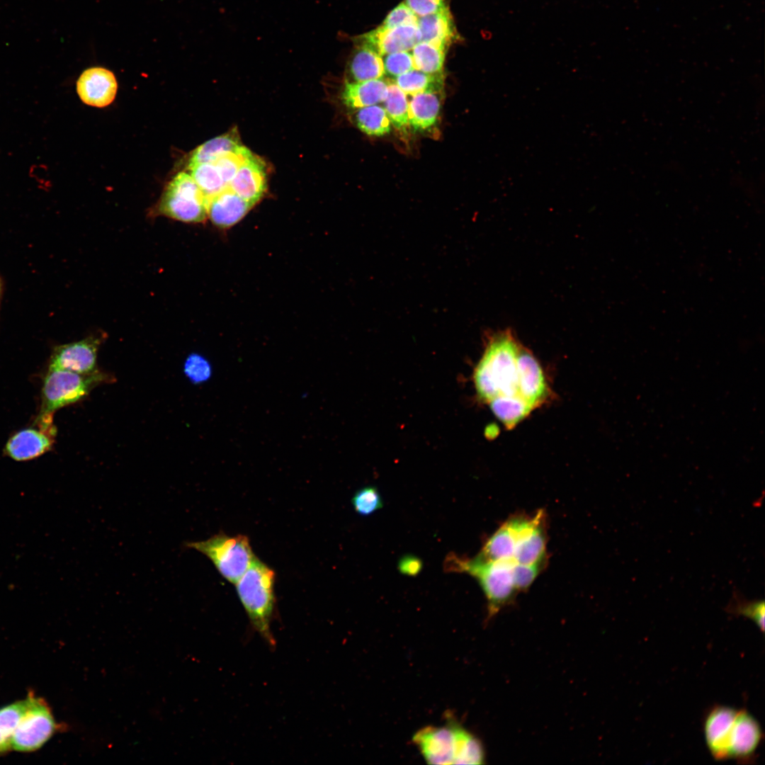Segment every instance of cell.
Here are the masks:
<instances>
[{"label": "cell", "mask_w": 765, "mask_h": 765, "mask_svg": "<svg viewBox=\"0 0 765 765\" xmlns=\"http://www.w3.org/2000/svg\"><path fill=\"white\" fill-rule=\"evenodd\" d=\"M183 371L193 383H201L210 378L211 368L208 361L203 356L192 353L184 362Z\"/></svg>", "instance_id": "836d02e7"}, {"label": "cell", "mask_w": 765, "mask_h": 765, "mask_svg": "<svg viewBox=\"0 0 765 765\" xmlns=\"http://www.w3.org/2000/svg\"><path fill=\"white\" fill-rule=\"evenodd\" d=\"M114 376L101 370L90 373L48 368L43 380L42 402L37 425L45 430L56 429L52 424L54 412L85 398L98 385L114 382Z\"/></svg>", "instance_id": "5b68a950"}, {"label": "cell", "mask_w": 765, "mask_h": 765, "mask_svg": "<svg viewBox=\"0 0 765 765\" xmlns=\"http://www.w3.org/2000/svg\"><path fill=\"white\" fill-rule=\"evenodd\" d=\"M440 92L413 96L409 102L408 120L414 130H426L436 123L441 105Z\"/></svg>", "instance_id": "44dd1931"}, {"label": "cell", "mask_w": 765, "mask_h": 765, "mask_svg": "<svg viewBox=\"0 0 765 765\" xmlns=\"http://www.w3.org/2000/svg\"><path fill=\"white\" fill-rule=\"evenodd\" d=\"M412 741L429 764H481L485 759L480 740L455 722L424 727Z\"/></svg>", "instance_id": "7a4b0ae2"}, {"label": "cell", "mask_w": 765, "mask_h": 765, "mask_svg": "<svg viewBox=\"0 0 765 765\" xmlns=\"http://www.w3.org/2000/svg\"><path fill=\"white\" fill-rule=\"evenodd\" d=\"M412 50L414 69L431 74L443 73L447 50L424 41Z\"/></svg>", "instance_id": "484cf974"}, {"label": "cell", "mask_w": 765, "mask_h": 765, "mask_svg": "<svg viewBox=\"0 0 765 765\" xmlns=\"http://www.w3.org/2000/svg\"><path fill=\"white\" fill-rule=\"evenodd\" d=\"M28 707L13 735L12 749L28 752L40 748L57 731L60 725L51 710L40 698L29 695Z\"/></svg>", "instance_id": "ba28073f"}, {"label": "cell", "mask_w": 765, "mask_h": 765, "mask_svg": "<svg viewBox=\"0 0 765 765\" xmlns=\"http://www.w3.org/2000/svg\"><path fill=\"white\" fill-rule=\"evenodd\" d=\"M513 560H487L478 555L469 558L449 554L444 568L449 572L465 573L480 585L487 602V618L495 616L509 605L518 593L514 579Z\"/></svg>", "instance_id": "3957f363"}, {"label": "cell", "mask_w": 765, "mask_h": 765, "mask_svg": "<svg viewBox=\"0 0 765 765\" xmlns=\"http://www.w3.org/2000/svg\"><path fill=\"white\" fill-rule=\"evenodd\" d=\"M55 435L56 430H45L39 426L22 429L8 439L5 453L18 461L35 458L51 449Z\"/></svg>", "instance_id": "5bb4252c"}, {"label": "cell", "mask_w": 765, "mask_h": 765, "mask_svg": "<svg viewBox=\"0 0 765 765\" xmlns=\"http://www.w3.org/2000/svg\"><path fill=\"white\" fill-rule=\"evenodd\" d=\"M397 567L402 574L413 577L421 571L423 562L418 557L407 555L400 558Z\"/></svg>", "instance_id": "74e56055"}, {"label": "cell", "mask_w": 765, "mask_h": 765, "mask_svg": "<svg viewBox=\"0 0 765 765\" xmlns=\"http://www.w3.org/2000/svg\"><path fill=\"white\" fill-rule=\"evenodd\" d=\"M763 738V731L754 717L747 710H737L728 734L727 759L753 761Z\"/></svg>", "instance_id": "30bf717a"}, {"label": "cell", "mask_w": 765, "mask_h": 765, "mask_svg": "<svg viewBox=\"0 0 765 765\" xmlns=\"http://www.w3.org/2000/svg\"><path fill=\"white\" fill-rule=\"evenodd\" d=\"M725 611L733 616L751 619L762 633L764 632L765 606L763 600L749 601L737 591H735Z\"/></svg>", "instance_id": "f546056e"}, {"label": "cell", "mask_w": 765, "mask_h": 765, "mask_svg": "<svg viewBox=\"0 0 765 765\" xmlns=\"http://www.w3.org/2000/svg\"><path fill=\"white\" fill-rule=\"evenodd\" d=\"M274 582V571L256 557L235 584L251 627L272 649L276 647L271 626L276 603Z\"/></svg>", "instance_id": "277c9868"}, {"label": "cell", "mask_w": 765, "mask_h": 765, "mask_svg": "<svg viewBox=\"0 0 765 765\" xmlns=\"http://www.w3.org/2000/svg\"><path fill=\"white\" fill-rule=\"evenodd\" d=\"M346 81L381 79L385 73L382 56L370 47L357 42L347 65Z\"/></svg>", "instance_id": "d6986e66"}, {"label": "cell", "mask_w": 765, "mask_h": 765, "mask_svg": "<svg viewBox=\"0 0 765 765\" xmlns=\"http://www.w3.org/2000/svg\"><path fill=\"white\" fill-rule=\"evenodd\" d=\"M190 175L198 185L207 198L222 191L227 186L212 162H202L188 165Z\"/></svg>", "instance_id": "83f0119b"}, {"label": "cell", "mask_w": 765, "mask_h": 765, "mask_svg": "<svg viewBox=\"0 0 765 765\" xmlns=\"http://www.w3.org/2000/svg\"><path fill=\"white\" fill-rule=\"evenodd\" d=\"M242 146L237 130H232L198 147L191 154L188 166L197 163L212 162L221 155L235 152Z\"/></svg>", "instance_id": "7402d4cb"}, {"label": "cell", "mask_w": 765, "mask_h": 765, "mask_svg": "<svg viewBox=\"0 0 765 765\" xmlns=\"http://www.w3.org/2000/svg\"><path fill=\"white\" fill-rule=\"evenodd\" d=\"M351 502L355 511L362 516L370 515L383 506L380 494L373 486L358 490Z\"/></svg>", "instance_id": "1f68e13d"}, {"label": "cell", "mask_w": 765, "mask_h": 765, "mask_svg": "<svg viewBox=\"0 0 765 765\" xmlns=\"http://www.w3.org/2000/svg\"><path fill=\"white\" fill-rule=\"evenodd\" d=\"M388 82L381 79L363 81H346L341 99L352 109H358L383 102L387 94Z\"/></svg>", "instance_id": "ffe728a7"}, {"label": "cell", "mask_w": 765, "mask_h": 765, "mask_svg": "<svg viewBox=\"0 0 765 765\" xmlns=\"http://www.w3.org/2000/svg\"><path fill=\"white\" fill-rule=\"evenodd\" d=\"M383 64L385 73L395 77L414 69L412 55L408 51L385 55Z\"/></svg>", "instance_id": "d6a6232c"}, {"label": "cell", "mask_w": 765, "mask_h": 765, "mask_svg": "<svg viewBox=\"0 0 765 765\" xmlns=\"http://www.w3.org/2000/svg\"><path fill=\"white\" fill-rule=\"evenodd\" d=\"M157 210L178 221L197 223L208 216V200L193 177L182 171L165 187Z\"/></svg>", "instance_id": "52a82bcc"}, {"label": "cell", "mask_w": 765, "mask_h": 765, "mask_svg": "<svg viewBox=\"0 0 765 765\" xmlns=\"http://www.w3.org/2000/svg\"><path fill=\"white\" fill-rule=\"evenodd\" d=\"M383 103L390 123L396 128L402 129L409 125L407 94L395 83L388 84L387 94Z\"/></svg>", "instance_id": "f1b7e54d"}, {"label": "cell", "mask_w": 765, "mask_h": 765, "mask_svg": "<svg viewBox=\"0 0 765 765\" xmlns=\"http://www.w3.org/2000/svg\"><path fill=\"white\" fill-rule=\"evenodd\" d=\"M520 348L508 330L494 334L489 341L473 374L477 396L482 401L489 403L500 397L523 400L519 389Z\"/></svg>", "instance_id": "6da1fadb"}, {"label": "cell", "mask_w": 765, "mask_h": 765, "mask_svg": "<svg viewBox=\"0 0 765 765\" xmlns=\"http://www.w3.org/2000/svg\"><path fill=\"white\" fill-rule=\"evenodd\" d=\"M3 290H4L3 282H2L1 278H0V305H1V302L2 295H3Z\"/></svg>", "instance_id": "f35d334b"}, {"label": "cell", "mask_w": 765, "mask_h": 765, "mask_svg": "<svg viewBox=\"0 0 765 765\" xmlns=\"http://www.w3.org/2000/svg\"><path fill=\"white\" fill-rule=\"evenodd\" d=\"M737 710L715 705L709 708L703 721L705 741L710 754L718 760L726 731L733 722Z\"/></svg>", "instance_id": "ac0fdd59"}, {"label": "cell", "mask_w": 765, "mask_h": 765, "mask_svg": "<svg viewBox=\"0 0 765 765\" xmlns=\"http://www.w3.org/2000/svg\"><path fill=\"white\" fill-rule=\"evenodd\" d=\"M186 546L208 557L219 573L234 584L256 557L249 538L244 535L230 536L219 533L205 540L188 543Z\"/></svg>", "instance_id": "8992f818"}, {"label": "cell", "mask_w": 765, "mask_h": 765, "mask_svg": "<svg viewBox=\"0 0 765 765\" xmlns=\"http://www.w3.org/2000/svg\"><path fill=\"white\" fill-rule=\"evenodd\" d=\"M252 205L227 186L208 199V216L220 227H231L241 220Z\"/></svg>", "instance_id": "2e32d148"}, {"label": "cell", "mask_w": 765, "mask_h": 765, "mask_svg": "<svg viewBox=\"0 0 765 765\" xmlns=\"http://www.w3.org/2000/svg\"><path fill=\"white\" fill-rule=\"evenodd\" d=\"M518 363L521 395L533 409L544 402L548 395L543 370L536 358L521 346Z\"/></svg>", "instance_id": "9a60e30c"}, {"label": "cell", "mask_w": 765, "mask_h": 765, "mask_svg": "<svg viewBox=\"0 0 765 765\" xmlns=\"http://www.w3.org/2000/svg\"><path fill=\"white\" fill-rule=\"evenodd\" d=\"M266 183L265 163L251 153L240 166L228 186L253 206L264 194Z\"/></svg>", "instance_id": "4fadbf2b"}, {"label": "cell", "mask_w": 765, "mask_h": 765, "mask_svg": "<svg viewBox=\"0 0 765 765\" xmlns=\"http://www.w3.org/2000/svg\"><path fill=\"white\" fill-rule=\"evenodd\" d=\"M420 41L421 34L417 25H405L392 28L380 26L356 40V42L370 47L381 56L409 51Z\"/></svg>", "instance_id": "8fae6325"}, {"label": "cell", "mask_w": 765, "mask_h": 765, "mask_svg": "<svg viewBox=\"0 0 765 765\" xmlns=\"http://www.w3.org/2000/svg\"><path fill=\"white\" fill-rule=\"evenodd\" d=\"M251 153L243 145L238 150L224 154L212 162L227 186L231 182L242 163Z\"/></svg>", "instance_id": "4dcf8cb0"}, {"label": "cell", "mask_w": 765, "mask_h": 765, "mask_svg": "<svg viewBox=\"0 0 765 765\" xmlns=\"http://www.w3.org/2000/svg\"><path fill=\"white\" fill-rule=\"evenodd\" d=\"M29 703V696L0 708V756L12 749L14 731Z\"/></svg>", "instance_id": "d4e9b609"}, {"label": "cell", "mask_w": 765, "mask_h": 765, "mask_svg": "<svg viewBox=\"0 0 765 765\" xmlns=\"http://www.w3.org/2000/svg\"><path fill=\"white\" fill-rule=\"evenodd\" d=\"M494 415L508 428H512L532 410L523 400L518 397L496 398L489 402Z\"/></svg>", "instance_id": "4316f807"}, {"label": "cell", "mask_w": 765, "mask_h": 765, "mask_svg": "<svg viewBox=\"0 0 765 765\" xmlns=\"http://www.w3.org/2000/svg\"><path fill=\"white\" fill-rule=\"evenodd\" d=\"M545 565L516 563L513 567L514 583L518 591L528 589L543 570Z\"/></svg>", "instance_id": "e575fe53"}, {"label": "cell", "mask_w": 765, "mask_h": 765, "mask_svg": "<svg viewBox=\"0 0 765 765\" xmlns=\"http://www.w3.org/2000/svg\"><path fill=\"white\" fill-rule=\"evenodd\" d=\"M417 26L421 41L427 42L448 50L460 40L453 18L448 7L433 14L418 18Z\"/></svg>", "instance_id": "e0dca14e"}, {"label": "cell", "mask_w": 765, "mask_h": 765, "mask_svg": "<svg viewBox=\"0 0 765 765\" xmlns=\"http://www.w3.org/2000/svg\"><path fill=\"white\" fill-rule=\"evenodd\" d=\"M105 339L103 333L91 334L81 340L55 347L49 368L66 370L80 374H90L99 370L97 354Z\"/></svg>", "instance_id": "9c48e42d"}, {"label": "cell", "mask_w": 765, "mask_h": 765, "mask_svg": "<svg viewBox=\"0 0 765 765\" xmlns=\"http://www.w3.org/2000/svg\"><path fill=\"white\" fill-rule=\"evenodd\" d=\"M404 3L418 16L437 13L446 8V0H405Z\"/></svg>", "instance_id": "8d00e7d4"}, {"label": "cell", "mask_w": 765, "mask_h": 765, "mask_svg": "<svg viewBox=\"0 0 765 765\" xmlns=\"http://www.w3.org/2000/svg\"><path fill=\"white\" fill-rule=\"evenodd\" d=\"M443 73L431 74L414 69L395 77V84L406 94L414 96L427 92H441Z\"/></svg>", "instance_id": "603a6c76"}, {"label": "cell", "mask_w": 765, "mask_h": 765, "mask_svg": "<svg viewBox=\"0 0 765 765\" xmlns=\"http://www.w3.org/2000/svg\"><path fill=\"white\" fill-rule=\"evenodd\" d=\"M353 119L358 129L368 135L380 137L391 130L385 110L378 104L358 108Z\"/></svg>", "instance_id": "cb8c5ba5"}, {"label": "cell", "mask_w": 765, "mask_h": 765, "mask_svg": "<svg viewBox=\"0 0 765 765\" xmlns=\"http://www.w3.org/2000/svg\"><path fill=\"white\" fill-rule=\"evenodd\" d=\"M118 84L113 73L103 67H95L84 70L76 82L80 99L94 107H105L115 99Z\"/></svg>", "instance_id": "7c38bea8"}, {"label": "cell", "mask_w": 765, "mask_h": 765, "mask_svg": "<svg viewBox=\"0 0 765 765\" xmlns=\"http://www.w3.org/2000/svg\"><path fill=\"white\" fill-rule=\"evenodd\" d=\"M418 16L404 2L399 4L386 16L381 26L386 28L405 25H417Z\"/></svg>", "instance_id": "d590c367"}]
</instances>
